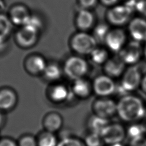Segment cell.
Returning a JSON list of instances; mask_svg holds the SVG:
<instances>
[{
    "label": "cell",
    "mask_w": 146,
    "mask_h": 146,
    "mask_svg": "<svg viewBox=\"0 0 146 146\" xmlns=\"http://www.w3.org/2000/svg\"><path fill=\"white\" fill-rule=\"evenodd\" d=\"M116 102V115L125 123L131 124L139 122L146 115L145 103L135 95L129 94L121 96Z\"/></svg>",
    "instance_id": "obj_1"
},
{
    "label": "cell",
    "mask_w": 146,
    "mask_h": 146,
    "mask_svg": "<svg viewBox=\"0 0 146 146\" xmlns=\"http://www.w3.org/2000/svg\"><path fill=\"white\" fill-rule=\"evenodd\" d=\"M142 76L143 74L137 65L127 67L120 78L119 83L116 86V91L121 93V96L133 93L140 88Z\"/></svg>",
    "instance_id": "obj_2"
},
{
    "label": "cell",
    "mask_w": 146,
    "mask_h": 146,
    "mask_svg": "<svg viewBox=\"0 0 146 146\" xmlns=\"http://www.w3.org/2000/svg\"><path fill=\"white\" fill-rule=\"evenodd\" d=\"M98 44L92 34L86 31L78 32L70 39V46L72 51L82 56H88Z\"/></svg>",
    "instance_id": "obj_3"
},
{
    "label": "cell",
    "mask_w": 146,
    "mask_h": 146,
    "mask_svg": "<svg viewBox=\"0 0 146 146\" xmlns=\"http://www.w3.org/2000/svg\"><path fill=\"white\" fill-rule=\"evenodd\" d=\"M62 69L66 76L73 81L86 77L89 71V64L83 56L75 54L66 59Z\"/></svg>",
    "instance_id": "obj_4"
},
{
    "label": "cell",
    "mask_w": 146,
    "mask_h": 146,
    "mask_svg": "<svg viewBox=\"0 0 146 146\" xmlns=\"http://www.w3.org/2000/svg\"><path fill=\"white\" fill-rule=\"evenodd\" d=\"M92 113L110 120L116 115L117 102L111 97H97L92 103Z\"/></svg>",
    "instance_id": "obj_5"
},
{
    "label": "cell",
    "mask_w": 146,
    "mask_h": 146,
    "mask_svg": "<svg viewBox=\"0 0 146 146\" xmlns=\"http://www.w3.org/2000/svg\"><path fill=\"white\" fill-rule=\"evenodd\" d=\"M91 82L93 94L97 97H111L116 91L114 79L104 74L96 76Z\"/></svg>",
    "instance_id": "obj_6"
},
{
    "label": "cell",
    "mask_w": 146,
    "mask_h": 146,
    "mask_svg": "<svg viewBox=\"0 0 146 146\" xmlns=\"http://www.w3.org/2000/svg\"><path fill=\"white\" fill-rule=\"evenodd\" d=\"M117 54L127 66L137 65L143 57V45L132 40L127 43Z\"/></svg>",
    "instance_id": "obj_7"
},
{
    "label": "cell",
    "mask_w": 146,
    "mask_h": 146,
    "mask_svg": "<svg viewBox=\"0 0 146 146\" xmlns=\"http://www.w3.org/2000/svg\"><path fill=\"white\" fill-rule=\"evenodd\" d=\"M106 145L122 143L127 137L126 128L119 123H110L100 133Z\"/></svg>",
    "instance_id": "obj_8"
},
{
    "label": "cell",
    "mask_w": 146,
    "mask_h": 146,
    "mask_svg": "<svg viewBox=\"0 0 146 146\" xmlns=\"http://www.w3.org/2000/svg\"><path fill=\"white\" fill-rule=\"evenodd\" d=\"M127 34L120 28L110 29L104 44L110 52L117 54L127 43Z\"/></svg>",
    "instance_id": "obj_9"
},
{
    "label": "cell",
    "mask_w": 146,
    "mask_h": 146,
    "mask_svg": "<svg viewBox=\"0 0 146 146\" xmlns=\"http://www.w3.org/2000/svg\"><path fill=\"white\" fill-rule=\"evenodd\" d=\"M102 67L104 74L113 79L120 78L127 67L118 54L110 56Z\"/></svg>",
    "instance_id": "obj_10"
},
{
    "label": "cell",
    "mask_w": 146,
    "mask_h": 146,
    "mask_svg": "<svg viewBox=\"0 0 146 146\" xmlns=\"http://www.w3.org/2000/svg\"><path fill=\"white\" fill-rule=\"evenodd\" d=\"M38 31V30L29 25L22 26L16 33L17 42L23 48H29L33 46L37 42Z\"/></svg>",
    "instance_id": "obj_11"
},
{
    "label": "cell",
    "mask_w": 146,
    "mask_h": 146,
    "mask_svg": "<svg viewBox=\"0 0 146 146\" xmlns=\"http://www.w3.org/2000/svg\"><path fill=\"white\" fill-rule=\"evenodd\" d=\"M131 13L125 5H116L109 10L107 17L111 24L120 26L129 21Z\"/></svg>",
    "instance_id": "obj_12"
},
{
    "label": "cell",
    "mask_w": 146,
    "mask_h": 146,
    "mask_svg": "<svg viewBox=\"0 0 146 146\" xmlns=\"http://www.w3.org/2000/svg\"><path fill=\"white\" fill-rule=\"evenodd\" d=\"M128 30L132 40L141 43L146 42V19L144 18H133L129 21Z\"/></svg>",
    "instance_id": "obj_13"
},
{
    "label": "cell",
    "mask_w": 146,
    "mask_h": 146,
    "mask_svg": "<svg viewBox=\"0 0 146 146\" xmlns=\"http://www.w3.org/2000/svg\"><path fill=\"white\" fill-rule=\"evenodd\" d=\"M70 88L73 96L81 99L88 98L93 93L92 82L86 77L73 80Z\"/></svg>",
    "instance_id": "obj_14"
},
{
    "label": "cell",
    "mask_w": 146,
    "mask_h": 146,
    "mask_svg": "<svg viewBox=\"0 0 146 146\" xmlns=\"http://www.w3.org/2000/svg\"><path fill=\"white\" fill-rule=\"evenodd\" d=\"M31 15L26 7L22 5L14 6L10 10V19L16 25L24 26L29 21Z\"/></svg>",
    "instance_id": "obj_15"
},
{
    "label": "cell",
    "mask_w": 146,
    "mask_h": 146,
    "mask_svg": "<svg viewBox=\"0 0 146 146\" xmlns=\"http://www.w3.org/2000/svg\"><path fill=\"white\" fill-rule=\"evenodd\" d=\"M47 65L44 58L38 55L30 56L25 61V68L32 75L43 74Z\"/></svg>",
    "instance_id": "obj_16"
},
{
    "label": "cell",
    "mask_w": 146,
    "mask_h": 146,
    "mask_svg": "<svg viewBox=\"0 0 146 146\" xmlns=\"http://www.w3.org/2000/svg\"><path fill=\"white\" fill-rule=\"evenodd\" d=\"M50 96L53 102L60 103L70 100L73 95L71 88L64 84L58 83L51 88Z\"/></svg>",
    "instance_id": "obj_17"
},
{
    "label": "cell",
    "mask_w": 146,
    "mask_h": 146,
    "mask_svg": "<svg viewBox=\"0 0 146 146\" xmlns=\"http://www.w3.org/2000/svg\"><path fill=\"white\" fill-rule=\"evenodd\" d=\"M18 100L15 92L10 88L0 90V110L7 111L14 108Z\"/></svg>",
    "instance_id": "obj_18"
},
{
    "label": "cell",
    "mask_w": 146,
    "mask_h": 146,
    "mask_svg": "<svg viewBox=\"0 0 146 146\" xmlns=\"http://www.w3.org/2000/svg\"><path fill=\"white\" fill-rule=\"evenodd\" d=\"M63 124L61 115L57 112H50L44 118L43 126L46 131L55 133L60 131Z\"/></svg>",
    "instance_id": "obj_19"
},
{
    "label": "cell",
    "mask_w": 146,
    "mask_h": 146,
    "mask_svg": "<svg viewBox=\"0 0 146 146\" xmlns=\"http://www.w3.org/2000/svg\"><path fill=\"white\" fill-rule=\"evenodd\" d=\"M110 123V120L92 113L88 117L86 120V127L88 132L100 135L103 129Z\"/></svg>",
    "instance_id": "obj_20"
},
{
    "label": "cell",
    "mask_w": 146,
    "mask_h": 146,
    "mask_svg": "<svg viewBox=\"0 0 146 146\" xmlns=\"http://www.w3.org/2000/svg\"><path fill=\"white\" fill-rule=\"evenodd\" d=\"M94 17L92 13L86 9L80 10L76 16V25L81 31H86L94 24Z\"/></svg>",
    "instance_id": "obj_21"
},
{
    "label": "cell",
    "mask_w": 146,
    "mask_h": 146,
    "mask_svg": "<svg viewBox=\"0 0 146 146\" xmlns=\"http://www.w3.org/2000/svg\"><path fill=\"white\" fill-rule=\"evenodd\" d=\"M109 52L106 47L98 46L88 55L89 59L93 64L103 66L110 57Z\"/></svg>",
    "instance_id": "obj_22"
},
{
    "label": "cell",
    "mask_w": 146,
    "mask_h": 146,
    "mask_svg": "<svg viewBox=\"0 0 146 146\" xmlns=\"http://www.w3.org/2000/svg\"><path fill=\"white\" fill-rule=\"evenodd\" d=\"M126 133L127 137H129L130 140L145 136L146 125L140 121L129 124V125L126 128Z\"/></svg>",
    "instance_id": "obj_23"
},
{
    "label": "cell",
    "mask_w": 146,
    "mask_h": 146,
    "mask_svg": "<svg viewBox=\"0 0 146 146\" xmlns=\"http://www.w3.org/2000/svg\"><path fill=\"white\" fill-rule=\"evenodd\" d=\"M63 69L56 63L48 64L43 73L45 78L50 81L55 82L62 76Z\"/></svg>",
    "instance_id": "obj_24"
},
{
    "label": "cell",
    "mask_w": 146,
    "mask_h": 146,
    "mask_svg": "<svg viewBox=\"0 0 146 146\" xmlns=\"http://www.w3.org/2000/svg\"><path fill=\"white\" fill-rule=\"evenodd\" d=\"M38 146H57L58 141L54 133L45 131L36 139Z\"/></svg>",
    "instance_id": "obj_25"
},
{
    "label": "cell",
    "mask_w": 146,
    "mask_h": 146,
    "mask_svg": "<svg viewBox=\"0 0 146 146\" xmlns=\"http://www.w3.org/2000/svg\"><path fill=\"white\" fill-rule=\"evenodd\" d=\"M10 19L6 15L0 14V43H4L11 30Z\"/></svg>",
    "instance_id": "obj_26"
},
{
    "label": "cell",
    "mask_w": 146,
    "mask_h": 146,
    "mask_svg": "<svg viewBox=\"0 0 146 146\" xmlns=\"http://www.w3.org/2000/svg\"><path fill=\"white\" fill-rule=\"evenodd\" d=\"M110 30L108 25L105 23H99L95 27L92 34L98 44L104 43L106 36Z\"/></svg>",
    "instance_id": "obj_27"
},
{
    "label": "cell",
    "mask_w": 146,
    "mask_h": 146,
    "mask_svg": "<svg viewBox=\"0 0 146 146\" xmlns=\"http://www.w3.org/2000/svg\"><path fill=\"white\" fill-rule=\"evenodd\" d=\"M83 140L86 146H101L103 143L100 134L88 131Z\"/></svg>",
    "instance_id": "obj_28"
},
{
    "label": "cell",
    "mask_w": 146,
    "mask_h": 146,
    "mask_svg": "<svg viewBox=\"0 0 146 146\" xmlns=\"http://www.w3.org/2000/svg\"><path fill=\"white\" fill-rule=\"evenodd\" d=\"M57 146H86L83 140L72 136L62 138Z\"/></svg>",
    "instance_id": "obj_29"
},
{
    "label": "cell",
    "mask_w": 146,
    "mask_h": 146,
    "mask_svg": "<svg viewBox=\"0 0 146 146\" xmlns=\"http://www.w3.org/2000/svg\"><path fill=\"white\" fill-rule=\"evenodd\" d=\"M17 143L18 146H38L36 139L30 135L21 137Z\"/></svg>",
    "instance_id": "obj_30"
},
{
    "label": "cell",
    "mask_w": 146,
    "mask_h": 146,
    "mask_svg": "<svg viewBox=\"0 0 146 146\" xmlns=\"http://www.w3.org/2000/svg\"><path fill=\"white\" fill-rule=\"evenodd\" d=\"M136 10L146 17V0H139L137 2Z\"/></svg>",
    "instance_id": "obj_31"
},
{
    "label": "cell",
    "mask_w": 146,
    "mask_h": 146,
    "mask_svg": "<svg viewBox=\"0 0 146 146\" xmlns=\"http://www.w3.org/2000/svg\"><path fill=\"white\" fill-rule=\"evenodd\" d=\"M129 146H146V137L143 136L131 140Z\"/></svg>",
    "instance_id": "obj_32"
},
{
    "label": "cell",
    "mask_w": 146,
    "mask_h": 146,
    "mask_svg": "<svg viewBox=\"0 0 146 146\" xmlns=\"http://www.w3.org/2000/svg\"><path fill=\"white\" fill-rule=\"evenodd\" d=\"M0 146H18V143L12 139L4 137L0 139Z\"/></svg>",
    "instance_id": "obj_33"
},
{
    "label": "cell",
    "mask_w": 146,
    "mask_h": 146,
    "mask_svg": "<svg viewBox=\"0 0 146 146\" xmlns=\"http://www.w3.org/2000/svg\"><path fill=\"white\" fill-rule=\"evenodd\" d=\"M79 2L82 7L84 9H88L94 6L96 4L97 0H79Z\"/></svg>",
    "instance_id": "obj_34"
},
{
    "label": "cell",
    "mask_w": 146,
    "mask_h": 146,
    "mask_svg": "<svg viewBox=\"0 0 146 146\" xmlns=\"http://www.w3.org/2000/svg\"><path fill=\"white\" fill-rule=\"evenodd\" d=\"M140 88L144 94H146V74L143 75L140 83Z\"/></svg>",
    "instance_id": "obj_35"
},
{
    "label": "cell",
    "mask_w": 146,
    "mask_h": 146,
    "mask_svg": "<svg viewBox=\"0 0 146 146\" xmlns=\"http://www.w3.org/2000/svg\"><path fill=\"white\" fill-rule=\"evenodd\" d=\"M119 0H100L102 3L106 6H113Z\"/></svg>",
    "instance_id": "obj_36"
},
{
    "label": "cell",
    "mask_w": 146,
    "mask_h": 146,
    "mask_svg": "<svg viewBox=\"0 0 146 146\" xmlns=\"http://www.w3.org/2000/svg\"><path fill=\"white\" fill-rule=\"evenodd\" d=\"M143 57L146 59V42L144 43L143 45Z\"/></svg>",
    "instance_id": "obj_37"
},
{
    "label": "cell",
    "mask_w": 146,
    "mask_h": 146,
    "mask_svg": "<svg viewBox=\"0 0 146 146\" xmlns=\"http://www.w3.org/2000/svg\"><path fill=\"white\" fill-rule=\"evenodd\" d=\"M3 121V116L0 110V125H1Z\"/></svg>",
    "instance_id": "obj_38"
},
{
    "label": "cell",
    "mask_w": 146,
    "mask_h": 146,
    "mask_svg": "<svg viewBox=\"0 0 146 146\" xmlns=\"http://www.w3.org/2000/svg\"><path fill=\"white\" fill-rule=\"evenodd\" d=\"M107 146H124L122 143H117V144H108Z\"/></svg>",
    "instance_id": "obj_39"
},
{
    "label": "cell",
    "mask_w": 146,
    "mask_h": 146,
    "mask_svg": "<svg viewBox=\"0 0 146 146\" xmlns=\"http://www.w3.org/2000/svg\"><path fill=\"white\" fill-rule=\"evenodd\" d=\"M1 139V137H0V139Z\"/></svg>",
    "instance_id": "obj_40"
}]
</instances>
